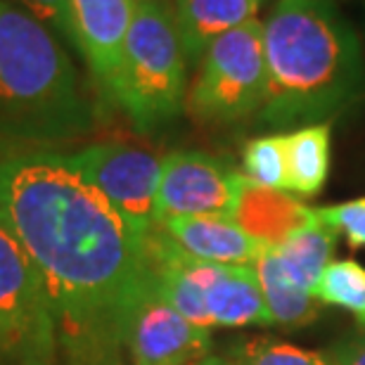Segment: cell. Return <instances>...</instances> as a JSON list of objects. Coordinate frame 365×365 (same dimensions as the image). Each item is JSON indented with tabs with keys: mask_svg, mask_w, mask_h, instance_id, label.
Listing matches in <instances>:
<instances>
[{
	"mask_svg": "<svg viewBox=\"0 0 365 365\" xmlns=\"http://www.w3.org/2000/svg\"><path fill=\"white\" fill-rule=\"evenodd\" d=\"M337 232L320 221L297 230L280 247H273L284 275L306 292H316V284L327 266L332 264Z\"/></svg>",
	"mask_w": 365,
	"mask_h": 365,
	"instance_id": "17",
	"label": "cell"
},
{
	"mask_svg": "<svg viewBox=\"0 0 365 365\" xmlns=\"http://www.w3.org/2000/svg\"><path fill=\"white\" fill-rule=\"evenodd\" d=\"M55 313L36 264L0 218V365H55Z\"/></svg>",
	"mask_w": 365,
	"mask_h": 365,
	"instance_id": "5",
	"label": "cell"
},
{
	"mask_svg": "<svg viewBox=\"0 0 365 365\" xmlns=\"http://www.w3.org/2000/svg\"><path fill=\"white\" fill-rule=\"evenodd\" d=\"M245 173L204 152L178 150L162 159L157 225L185 216H235Z\"/></svg>",
	"mask_w": 365,
	"mask_h": 365,
	"instance_id": "8",
	"label": "cell"
},
{
	"mask_svg": "<svg viewBox=\"0 0 365 365\" xmlns=\"http://www.w3.org/2000/svg\"><path fill=\"white\" fill-rule=\"evenodd\" d=\"M264 126L323 123L365 95L361 38L332 0H277L264 24Z\"/></svg>",
	"mask_w": 365,
	"mask_h": 365,
	"instance_id": "2",
	"label": "cell"
},
{
	"mask_svg": "<svg viewBox=\"0 0 365 365\" xmlns=\"http://www.w3.org/2000/svg\"><path fill=\"white\" fill-rule=\"evenodd\" d=\"M121 349L130 365H190L209 356L211 332L180 316L155 284L128 313Z\"/></svg>",
	"mask_w": 365,
	"mask_h": 365,
	"instance_id": "9",
	"label": "cell"
},
{
	"mask_svg": "<svg viewBox=\"0 0 365 365\" xmlns=\"http://www.w3.org/2000/svg\"><path fill=\"white\" fill-rule=\"evenodd\" d=\"M327 356L332 365H365V327L351 337L337 341Z\"/></svg>",
	"mask_w": 365,
	"mask_h": 365,
	"instance_id": "23",
	"label": "cell"
},
{
	"mask_svg": "<svg viewBox=\"0 0 365 365\" xmlns=\"http://www.w3.org/2000/svg\"><path fill=\"white\" fill-rule=\"evenodd\" d=\"M252 3H254V5H259V7H261V3H264V0H252Z\"/></svg>",
	"mask_w": 365,
	"mask_h": 365,
	"instance_id": "26",
	"label": "cell"
},
{
	"mask_svg": "<svg viewBox=\"0 0 365 365\" xmlns=\"http://www.w3.org/2000/svg\"><path fill=\"white\" fill-rule=\"evenodd\" d=\"M218 365H235V363H232V359H223L221 356V359H218Z\"/></svg>",
	"mask_w": 365,
	"mask_h": 365,
	"instance_id": "25",
	"label": "cell"
},
{
	"mask_svg": "<svg viewBox=\"0 0 365 365\" xmlns=\"http://www.w3.org/2000/svg\"><path fill=\"white\" fill-rule=\"evenodd\" d=\"M232 221L261 245L280 247L297 230L316 223L318 214L284 190L264 187L245 176Z\"/></svg>",
	"mask_w": 365,
	"mask_h": 365,
	"instance_id": "12",
	"label": "cell"
},
{
	"mask_svg": "<svg viewBox=\"0 0 365 365\" xmlns=\"http://www.w3.org/2000/svg\"><path fill=\"white\" fill-rule=\"evenodd\" d=\"M242 173L252 182L287 192V135L254 138L242 150Z\"/></svg>",
	"mask_w": 365,
	"mask_h": 365,
	"instance_id": "19",
	"label": "cell"
},
{
	"mask_svg": "<svg viewBox=\"0 0 365 365\" xmlns=\"http://www.w3.org/2000/svg\"><path fill=\"white\" fill-rule=\"evenodd\" d=\"M254 268L259 273L261 292H264L266 309L273 325H280L284 330H297L318 318V302L311 292L302 289L294 280L284 275L273 247H266Z\"/></svg>",
	"mask_w": 365,
	"mask_h": 365,
	"instance_id": "15",
	"label": "cell"
},
{
	"mask_svg": "<svg viewBox=\"0 0 365 365\" xmlns=\"http://www.w3.org/2000/svg\"><path fill=\"white\" fill-rule=\"evenodd\" d=\"M91 123L93 112L57 36L0 0V143H64Z\"/></svg>",
	"mask_w": 365,
	"mask_h": 365,
	"instance_id": "3",
	"label": "cell"
},
{
	"mask_svg": "<svg viewBox=\"0 0 365 365\" xmlns=\"http://www.w3.org/2000/svg\"><path fill=\"white\" fill-rule=\"evenodd\" d=\"M313 297L349 311L365 325V268L356 261H332L320 275Z\"/></svg>",
	"mask_w": 365,
	"mask_h": 365,
	"instance_id": "18",
	"label": "cell"
},
{
	"mask_svg": "<svg viewBox=\"0 0 365 365\" xmlns=\"http://www.w3.org/2000/svg\"><path fill=\"white\" fill-rule=\"evenodd\" d=\"M69 159L135 235L148 237L157 228L162 162L152 152L119 143H98L69 155Z\"/></svg>",
	"mask_w": 365,
	"mask_h": 365,
	"instance_id": "7",
	"label": "cell"
},
{
	"mask_svg": "<svg viewBox=\"0 0 365 365\" xmlns=\"http://www.w3.org/2000/svg\"><path fill=\"white\" fill-rule=\"evenodd\" d=\"M0 218L38 268L71 365L119 363L128 313L155 287L150 235L53 152L0 162Z\"/></svg>",
	"mask_w": 365,
	"mask_h": 365,
	"instance_id": "1",
	"label": "cell"
},
{
	"mask_svg": "<svg viewBox=\"0 0 365 365\" xmlns=\"http://www.w3.org/2000/svg\"><path fill=\"white\" fill-rule=\"evenodd\" d=\"M166 235L190 257L225 266H252L266 252V245L250 237L230 218L185 216L159 223Z\"/></svg>",
	"mask_w": 365,
	"mask_h": 365,
	"instance_id": "11",
	"label": "cell"
},
{
	"mask_svg": "<svg viewBox=\"0 0 365 365\" xmlns=\"http://www.w3.org/2000/svg\"><path fill=\"white\" fill-rule=\"evenodd\" d=\"M316 214L327 228L346 235L351 250L365 247V197L354 202L334 204V207H320L316 209Z\"/></svg>",
	"mask_w": 365,
	"mask_h": 365,
	"instance_id": "21",
	"label": "cell"
},
{
	"mask_svg": "<svg viewBox=\"0 0 365 365\" xmlns=\"http://www.w3.org/2000/svg\"><path fill=\"white\" fill-rule=\"evenodd\" d=\"M252 0H176V29L187 62H200L207 48L223 34L257 19Z\"/></svg>",
	"mask_w": 365,
	"mask_h": 365,
	"instance_id": "13",
	"label": "cell"
},
{
	"mask_svg": "<svg viewBox=\"0 0 365 365\" xmlns=\"http://www.w3.org/2000/svg\"><path fill=\"white\" fill-rule=\"evenodd\" d=\"M235 365H332L330 356L320 351H306L289 341L259 337L245 341L230 354Z\"/></svg>",
	"mask_w": 365,
	"mask_h": 365,
	"instance_id": "20",
	"label": "cell"
},
{
	"mask_svg": "<svg viewBox=\"0 0 365 365\" xmlns=\"http://www.w3.org/2000/svg\"><path fill=\"white\" fill-rule=\"evenodd\" d=\"M10 5L19 7L41 24H46L53 34H62L64 38L74 43V29H71L69 0H7Z\"/></svg>",
	"mask_w": 365,
	"mask_h": 365,
	"instance_id": "22",
	"label": "cell"
},
{
	"mask_svg": "<svg viewBox=\"0 0 365 365\" xmlns=\"http://www.w3.org/2000/svg\"><path fill=\"white\" fill-rule=\"evenodd\" d=\"M266 86L264 24L252 19L207 48L190 91V112L209 123L247 119L261 112Z\"/></svg>",
	"mask_w": 365,
	"mask_h": 365,
	"instance_id": "6",
	"label": "cell"
},
{
	"mask_svg": "<svg viewBox=\"0 0 365 365\" xmlns=\"http://www.w3.org/2000/svg\"><path fill=\"white\" fill-rule=\"evenodd\" d=\"M330 176V126L309 123L287 135V192L316 197Z\"/></svg>",
	"mask_w": 365,
	"mask_h": 365,
	"instance_id": "16",
	"label": "cell"
},
{
	"mask_svg": "<svg viewBox=\"0 0 365 365\" xmlns=\"http://www.w3.org/2000/svg\"><path fill=\"white\" fill-rule=\"evenodd\" d=\"M218 359H221V356H214V354H209V356H204V359L195 361V363H190V365H218Z\"/></svg>",
	"mask_w": 365,
	"mask_h": 365,
	"instance_id": "24",
	"label": "cell"
},
{
	"mask_svg": "<svg viewBox=\"0 0 365 365\" xmlns=\"http://www.w3.org/2000/svg\"><path fill=\"white\" fill-rule=\"evenodd\" d=\"M361 3H363V5H365V0H361Z\"/></svg>",
	"mask_w": 365,
	"mask_h": 365,
	"instance_id": "27",
	"label": "cell"
},
{
	"mask_svg": "<svg viewBox=\"0 0 365 365\" xmlns=\"http://www.w3.org/2000/svg\"><path fill=\"white\" fill-rule=\"evenodd\" d=\"M135 3L138 0H69L74 46L107 93L119 69Z\"/></svg>",
	"mask_w": 365,
	"mask_h": 365,
	"instance_id": "10",
	"label": "cell"
},
{
	"mask_svg": "<svg viewBox=\"0 0 365 365\" xmlns=\"http://www.w3.org/2000/svg\"><path fill=\"white\" fill-rule=\"evenodd\" d=\"M185 64L171 10L162 0H138L109 98L138 130L162 128L182 109Z\"/></svg>",
	"mask_w": 365,
	"mask_h": 365,
	"instance_id": "4",
	"label": "cell"
},
{
	"mask_svg": "<svg viewBox=\"0 0 365 365\" xmlns=\"http://www.w3.org/2000/svg\"><path fill=\"white\" fill-rule=\"evenodd\" d=\"M214 327L273 325L254 266H221L204 292Z\"/></svg>",
	"mask_w": 365,
	"mask_h": 365,
	"instance_id": "14",
	"label": "cell"
}]
</instances>
